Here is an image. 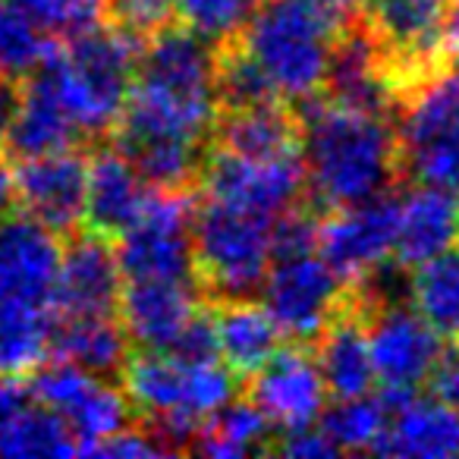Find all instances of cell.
<instances>
[{"label": "cell", "instance_id": "6da1fadb", "mask_svg": "<svg viewBox=\"0 0 459 459\" xmlns=\"http://www.w3.org/2000/svg\"><path fill=\"white\" fill-rule=\"evenodd\" d=\"M293 108L302 120L306 202L321 214L390 192L403 179L400 142L390 117L343 108L325 95Z\"/></svg>", "mask_w": 459, "mask_h": 459}, {"label": "cell", "instance_id": "7a4b0ae2", "mask_svg": "<svg viewBox=\"0 0 459 459\" xmlns=\"http://www.w3.org/2000/svg\"><path fill=\"white\" fill-rule=\"evenodd\" d=\"M117 377L164 453L189 450L202 421L233 400L239 387L221 359L189 362L164 350H129Z\"/></svg>", "mask_w": 459, "mask_h": 459}, {"label": "cell", "instance_id": "3957f363", "mask_svg": "<svg viewBox=\"0 0 459 459\" xmlns=\"http://www.w3.org/2000/svg\"><path fill=\"white\" fill-rule=\"evenodd\" d=\"M139 41L114 22H98L54 45L39 66L54 95L89 139L108 135L135 82Z\"/></svg>", "mask_w": 459, "mask_h": 459}, {"label": "cell", "instance_id": "277c9868", "mask_svg": "<svg viewBox=\"0 0 459 459\" xmlns=\"http://www.w3.org/2000/svg\"><path fill=\"white\" fill-rule=\"evenodd\" d=\"M274 221L204 198L192 211V277L208 299H239L262 287L271 268Z\"/></svg>", "mask_w": 459, "mask_h": 459}, {"label": "cell", "instance_id": "5b68a950", "mask_svg": "<svg viewBox=\"0 0 459 459\" xmlns=\"http://www.w3.org/2000/svg\"><path fill=\"white\" fill-rule=\"evenodd\" d=\"M239 41L277 98L299 104L321 91L333 35L302 0H264Z\"/></svg>", "mask_w": 459, "mask_h": 459}, {"label": "cell", "instance_id": "8992f818", "mask_svg": "<svg viewBox=\"0 0 459 459\" xmlns=\"http://www.w3.org/2000/svg\"><path fill=\"white\" fill-rule=\"evenodd\" d=\"M133 95L211 135L217 120L214 48L173 20L154 29L139 41Z\"/></svg>", "mask_w": 459, "mask_h": 459}, {"label": "cell", "instance_id": "52a82bcc", "mask_svg": "<svg viewBox=\"0 0 459 459\" xmlns=\"http://www.w3.org/2000/svg\"><path fill=\"white\" fill-rule=\"evenodd\" d=\"M403 179L459 192V70L409 85L394 114Z\"/></svg>", "mask_w": 459, "mask_h": 459}, {"label": "cell", "instance_id": "ba28073f", "mask_svg": "<svg viewBox=\"0 0 459 459\" xmlns=\"http://www.w3.org/2000/svg\"><path fill=\"white\" fill-rule=\"evenodd\" d=\"M453 0H362L359 26L394 79L396 95L453 64L450 54Z\"/></svg>", "mask_w": 459, "mask_h": 459}, {"label": "cell", "instance_id": "9c48e42d", "mask_svg": "<svg viewBox=\"0 0 459 459\" xmlns=\"http://www.w3.org/2000/svg\"><path fill=\"white\" fill-rule=\"evenodd\" d=\"M110 145L152 189L195 192L211 135L129 91L110 129Z\"/></svg>", "mask_w": 459, "mask_h": 459}, {"label": "cell", "instance_id": "30bf717a", "mask_svg": "<svg viewBox=\"0 0 459 459\" xmlns=\"http://www.w3.org/2000/svg\"><path fill=\"white\" fill-rule=\"evenodd\" d=\"M192 211L195 192L152 189L135 223L114 239L123 281H195Z\"/></svg>", "mask_w": 459, "mask_h": 459}, {"label": "cell", "instance_id": "8fae6325", "mask_svg": "<svg viewBox=\"0 0 459 459\" xmlns=\"http://www.w3.org/2000/svg\"><path fill=\"white\" fill-rule=\"evenodd\" d=\"M258 290L262 306L277 321L283 340L312 343L343 308L350 283L340 281L318 252H302L274 258Z\"/></svg>", "mask_w": 459, "mask_h": 459}, {"label": "cell", "instance_id": "7c38bea8", "mask_svg": "<svg viewBox=\"0 0 459 459\" xmlns=\"http://www.w3.org/2000/svg\"><path fill=\"white\" fill-rule=\"evenodd\" d=\"M198 189L204 192V198H217L277 221L283 211L306 202V167H302V154L243 158V154L208 145L202 173H198Z\"/></svg>", "mask_w": 459, "mask_h": 459}, {"label": "cell", "instance_id": "4fadbf2b", "mask_svg": "<svg viewBox=\"0 0 459 459\" xmlns=\"http://www.w3.org/2000/svg\"><path fill=\"white\" fill-rule=\"evenodd\" d=\"M29 394L35 403L54 409L64 415L79 440V450L85 453L91 444H98L108 434L120 431L133 419L126 394L114 387V381L91 371L79 368L64 359H48L29 377Z\"/></svg>", "mask_w": 459, "mask_h": 459}, {"label": "cell", "instance_id": "5bb4252c", "mask_svg": "<svg viewBox=\"0 0 459 459\" xmlns=\"http://www.w3.org/2000/svg\"><path fill=\"white\" fill-rule=\"evenodd\" d=\"M396 214H400V198L394 189L325 211L318 227V255L343 283L359 281L371 268L394 258Z\"/></svg>", "mask_w": 459, "mask_h": 459}, {"label": "cell", "instance_id": "9a60e30c", "mask_svg": "<svg viewBox=\"0 0 459 459\" xmlns=\"http://www.w3.org/2000/svg\"><path fill=\"white\" fill-rule=\"evenodd\" d=\"M375 381L394 394H415L444 352V340L415 308L403 302L381 306L365 318Z\"/></svg>", "mask_w": 459, "mask_h": 459}, {"label": "cell", "instance_id": "2e32d148", "mask_svg": "<svg viewBox=\"0 0 459 459\" xmlns=\"http://www.w3.org/2000/svg\"><path fill=\"white\" fill-rule=\"evenodd\" d=\"M64 239L26 214L10 208L0 214V302L51 308Z\"/></svg>", "mask_w": 459, "mask_h": 459}, {"label": "cell", "instance_id": "e0dca14e", "mask_svg": "<svg viewBox=\"0 0 459 459\" xmlns=\"http://www.w3.org/2000/svg\"><path fill=\"white\" fill-rule=\"evenodd\" d=\"M243 384L246 396L262 409L274 431H296V428L315 425L327 400L325 377L308 343L281 346Z\"/></svg>", "mask_w": 459, "mask_h": 459}, {"label": "cell", "instance_id": "ac0fdd59", "mask_svg": "<svg viewBox=\"0 0 459 459\" xmlns=\"http://www.w3.org/2000/svg\"><path fill=\"white\" fill-rule=\"evenodd\" d=\"M85 177H89V158L79 148L20 160L13 167L16 208L32 214L60 237H70L82 230Z\"/></svg>", "mask_w": 459, "mask_h": 459}, {"label": "cell", "instance_id": "d6986e66", "mask_svg": "<svg viewBox=\"0 0 459 459\" xmlns=\"http://www.w3.org/2000/svg\"><path fill=\"white\" fill-rule=\"evenodd\" d=\"M123 293V271L114 243L91 230L70 233L60 255L57 283H54L51 312L66 318L82 315H117Z\"/></svg>", "mask_w": 459, "mask_h": 459}, {"label": "cell", "instance_id": "ffe728a7", "mask_svg": "<svg viewBox=\"0 0 459 459\" xmlns=\"http://www.w3.org/2000/svg\"><path fill=\"white\" fill-rule=\"evenodd\" d=\"M318 95H325L333 104H343V108L390 117V120L396 114V101H400L394 79L387 76L381 54L362 26L346 29L343 35L333 39Z\"/></svg>", "mask_w": 459, "mask_h": 459}, {"label": "cell", "instance_id": "44dd1931", "mask_svg": "<svg viewBox=\"0 0 459 459\" xmlns=\"http://www.w3.org/2000/svg\"><path fill=\"white\" fill-rule=\"evenodd\" d=\"M195 281H123L120 315L135 350H170L198 312Z\"/></svg>", "mask_w": 459, "mask_h": 459}, {"label": "cell", "instance_id": "7402d4cb", "mask_svg": "<svg viewBox=\"0 0 459 459\" xmlns=\"http://www.w3.org/2000/svg\"><path fill=\"white\" fill-rule=\"evenodd\" d=\"M148 195H152V186L114 145L98 148L89 158L82 227L114 243L123 230L135 223Z\"/></svg>", "mask_w": 459, "mask_h": 459}, {"label": "cell", "instance_id": "603a6c76", "mask_svg": "<svg viewBox=\"0 0 459 459\" xmlns=\"http://www.w3.org/2000/svg\"><path fill=\"white\" fill-rule=\"evenodd\" d=\"M4 154L13 160L41 158V154L64 152V148H82L85 135L66 114L60 98L54 95L45 73L35 70L22 79L20 108L4 133Z\"/></svg>", "mask_w": 459, "mask_h": 459}, {"label": "cell", "instance_id": "cb8c5ba5", "mask_svg": "<svg viewBox=\"0 0 459 459\" xmlns=\"http://www.w3.org/2000/svg\"><path fill=\"white\" fill-rule=\"evenodd\" d=\"M308 346L333 400L368 394L375 387V362H371L365 312L352 299V293H346L343 308L327 321V327Z\"/></svg>", "mask_w": 459, "mask_h": 459}, {"label": "cell", "instance_id": "d4e9b609", "mask_svg": "<svg viewBox=\"0 0 459 459\" xmlns=\"http://www.w3.org/2000/svg\"><path fill=\"white\" fill-rule=\"evenodd\" d=\"M459 243V198L440 186L419 183L400 198L394 262L406 271Z\"/></svg>", "mask_w": 459, "mask_h": 459}, {"label": "cell", "instance_id": "484cf974", "mask_svg": "<svg viewBox=\"0 0 459 459\" xmlns=\"http://www.w3.org/2000/svg\"><path fill=\"white\" fill-rule=\"evenodd\" d=\"M211 145L243 158H287L302 154V120L290 101H264L252 108L221 110L211 129Z\"/></svg>", "mask_w": 459, "mask_h": 459}, {"label": "cell", "instance_id": "4316f807", "mask_svg": "<svg viewBox=\"0 0 459 459\" xmlns=\"http://www.w3.org/2000/svg\"><path fill=\"white\" fill-rule=\"evenodd\" d=\"M371 453L419 459L459 456V409L437 396H409L387 412V425Z\"/></svg>", "mask_w": 459, "mask_h": 459}, {"label": "cell", "instance_id": "83f0119b", "mask_svg": "<svg viewBox=\"0 0 459 459\" xmlns=\"http://www.w3.org/2000/svg\"><path fill=\"white\" fill-rule=\"evenodd\" d=\"M214 312L217 359L227 365L243 384L255 375L271 356L283 346V333L262 302L239 296V299H208Z\"/></svg>", "mask_w": 459, "mask_h": 459}, {"label": "cell", "instance_id": "f1b7e54d", "mask_svg": "<svg viewBox=\"0 0 459 459\" xmlns=\"http://www.w3.org/2000/svg\"><path fill=\"white\" fill-rule=\"evenodd\" d=\"M129 350L133 343L120 315H54L51 321V359H64L91 375L117 377Z\"/></svg>", "mask_w": 459, "mask_h": 459}, {"label": "cell", "instance_id": "f546056e", "mask_svg": "<svg viewBox=\"0 0 459 459\" xmlns=\"http://www.w3.org/2000/svg\"><path fill=\"white\" fill-rule=\"evenodd\" d=\"M274 444V428L249 396H233L217 412L202 421L189 450L214 459H237L249 453H268Z\"/></svg>", "mask_w": 459, "mask_h": 459}, {"label": "cell", "instance_id": "4dcf8cb0", "mask_svg": "<svg viewBox=\"0 0 459 459\" xmlns=\"http://www.w3.org/2000/svg\"><path fill=\"white\" fill-rule=\"evenodd\" d=\"M406 296L444 343H459V243L409 271Z\"/></svg>", "mask_w": 459, "mask_h": 459}, {"label": "cell", "instance_id": "1f68e13d", "mask_svg": "<svg viewBox=\"0 0 459 459\" xmlns=\"http://www.w3.org/2000/svg\"><path fill=\"white\" fill-rule=\"evenodd\" d=\"M51 308L0 302V375L26 377L51 359Z\"/></svg>", "mask_w": 459, "mask_h": 459}, {"label": "cell", "instance_id": "d6a6232c", "mask_svg": "<svg viewBox=\"0 0 459 459\" xmlns=\"http://www.w3.org/2000/svg\"><path fill=\"white\" fill-rule=\"evenodd\" d=\"M79 440L64 415L29 403L16 419L0 428V456H73Z\"/></svg>", "mask_w": 459, "mask_h": 459}, {"label": "cell", "instance_id": "836d02e7", "mask_svg": "<svg viewBox=\"0 0 459 459\" xmlns=\"http://www.w3.org/2000/svg\"><path fill=\"white\" fill-rule=\"evenodd\" d=\"M318 419L321 431L331 437V444L340 453L375 450L377 437H381L384 425H387V406H384L381 396H343V400H333V406Z\"/></svg>", "mask_w": 459, "mask_h": 459}, {"label": "cell", "instance_id": "e575fe53", "mask_svg": "<svg viewBox=\"0 0 459 459\" xmlns=\"http://www.w3.org/2000/svg\"><path fill=\"white\" fill-rule=\"evenodd\" d=\"M258 0H177L173 22L189 29L211 48H221L243 35Z\"/></svg>", "mask_w": 459, "mask_h": 459}, {"label": "cell", "instance_id": "d590c367", "mask_svg": "<svg viewBox=\"0 0 459 459\" xmlns=\"http://www.w3.org/2000/svg\"><path fill=\"white\" fill-rule=\"evenodd\" d=\"M54 41L16 4L0 0V70L13 79H26L48 60Z\"/></svg>", "mask_w": 459, "mask_h": 459}, {"label": "cell", "instance_id": "8d00e7d4", "mask_svg": "<svg viewBox=\"0 0 459 459\" xmlns=\"http://www.w3.org/2000/svg\"><path fill=\"white\" fill-rule=\"evenodd\" d=\"M173 4L177 0H110L108 22L120 26L135 41L148 39L154 29L167 26L173 20Z\"/></svg>", "mask_w": 459, "mask_h": 459}, {"label": "cell", "instance_id": "74e56055", "mask_svg": "<svg viewBox=\"0 0 459 459\" xmlns=\"http://www.w3.org/2000/svg\"><path fill=\"white\" fill-rule=\"evenodd\" d=\"M160 444L152 437L148 428H120V431L108 434L98 444H91L85 450V456H110V459H145V456H160Z\"/></svg>", "mask_w": 459, "mask_h": 459}, {"label": "cell", "instance_id": "f35d334b", "mask_svg": "<svg viewBox=\"0 0 459 459\" xmlns=\"http://www.w3.org/2000/svg\"><path fill=\"white\" fill-rule=\"evenodd\" d=\"M274 453H283V456H293V459H327V456H337V446L331 444L321 425H306V428H296V431H281L271 444Z\"/></svg>", "mask_w": 459, "mask_h": 459}, {"label": "cell", "instance_id": "ab89813d", "mask_svg": "<svg viewBox=\"0 0 459 459\" xmlns=\"http://www.w3.org/2000/svg\"><path fill=\"white\" fill-rule=\"evenodd\" d=\"M302 4L325 22L333 39L359 26V16H362V0H302Z\"/></svg>", "mask_w": 459, "mask_h": 459}, {"label": "cell", "instance_id": "60d3db41", "mask_svg": "<svg viewBox=\"0 0 459 459\" xmlns=\"http://www.w3.org/2000/svg\"><path fill=\"white\" fill-rule=\"evenodd\" d=\"M32 403L29 384L16 375H0V428L22 412Z\"/></svg>", "mask_w": 459, "mask_h": 459}, {"label": "cell", "instance_id": "b9f144b4", "mask_svg": "<svg viewBox=\"0 0 459 459\" xmlns=\"http://www.w3.org/2000/svg\"><path fill=\"white\" fill-rule=\"evenodd\" d=\"M20 95H22V79H13L0 70V142L7 133L10 120H13L16 108H20Z\"/></svg>", "mask_w": 459, "mask_h": 459}, {"label": "cell", "instance_id": "7bdbcfd3", "mask_svg": "<svg viewBox=\"0 0 459 459\" xmlns=\"http://www.w3.org/2000/svg\"><path fill=\"white\" fill-rule=\"evenodd\" d=\"M10 208H16L13 167H10L7 154H0V214H7Z\"/></svg>", "mask_w": 459, "mask_h": 459}]
</instances>
